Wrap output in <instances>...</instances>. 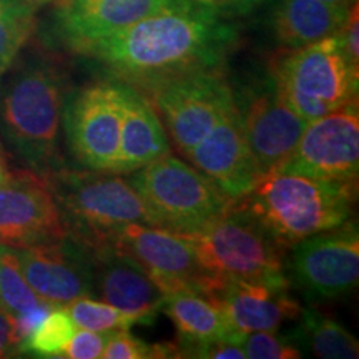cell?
<instances>
[{"instance_id":"cell-1","label":"cell","mask_w":359,"mask_h":359,"mask_svg":"<svg viewBox=\"0 0 359 359\" xmlns=\"http://www.w3.org/2000/svg\"><path fill=\"white\" fill-rule=\"evenodd\" d=\"M236 42V25L212 4L175 0L122 32L90 43L79 55L148 97L170 80L222 70Z\"/></svg>"},{"instance_id":"cell-2","label":"cell","mask_w":359,"mask_h":359,"mask_svg":"<svg viewBox=\"0 0 359 359\" xmlns=\"http://www.w3.org/2000/svg\"><path fill=\"white\" fill-rule=\"evenodd\" d=\"M69 92L65 72L42 57L13 70L0 92L4 142L30 172L43 178L65 167L60 142Z\"/></svg>"},{"instance_id":"cell-3","label":"cell","mask_w":359,"mask_h":359,"mask_svg":"<svg viewBox=\"0 0 359 359\" xmlns=\"http://www.w3.org/2000/svg\"><path fill=\"white\" fill-rule=\"evenodd\" d=\"M354 198L356 183L273 170L235 205L257 219L278 245L291 250L304 238L346 223Z\"/></svg>"},{"instance_id":"cell-4","label":"cell","mask_w":359,"mask_h":359,"mask_svg":"<svg viewBox=\"0 0 359 359\" xmlns=\"http://www.w3.org/2000/svg\"><path fill=\"white\" fill-rule=\"evenodd\" d=\"M45 180L60 208L67 233L88 248L109 243L127 224L156 226L145 201L122 175L64 167Z\"/></svg>"},{"instance_id":"cell-5","label":"cell","mask_w":359,"mask_h":359,"mask_svg":"<svg viewBox=\"0 0 359 359\" xmlns=\"http://www.w3.org/2000/svg\"><path fill=\"white\" fill-rule=\"evenodd\" d=\"M178 235L190 241L205 271L223 286L235 280L286 278V250L235 203L198 230Z\"/></svg>"},{"instance_id":"cell-6","label":"cell","mask_w":359,"mask_h":359,"mask_svg":"<svg viewBox=\"0 0 359 359\" xmlns=\"http://www.w3.org/2000/svg\"><path fill=\"white\" fill-rule=\"evenodd\" d=\"M269 74L281 97L308 123L358 100L359 72L348 64L336 35L283 52Z\"/></svg>"},{"instance_id":"cell-7","label":"cell","mask_w":359,"mask_h":359,"mask_svg":"<svg viewBox=\"0 0 359 359\" xmlns=\"http://www.w3.org/2000/svg\"><path fill=\"white\" fill-rule=\"evenodd\" d=\"M128 175L130 185L145 201L156 226L175 233L198 230L235 203L212 180L172 155Z\"/></svg>"},{"instance_id":"cell-8","label":"cell","mask_w":359,"mask_h":359,"mask_svg":"<svg viewBox=\"0 0 359 359\" xmlns=\"http://www.w3.org/2000/svg\"><path fill=\"white\" fill-rule=\"evenodd\" d=\"M123 115V83L103 79L70 90L64 132L70 154L83 168L115 173Z\"/></svg>"},{"instance_id":"cell-9","label":"cell","mask_w":359,"mask_h":359,"mask_svg":"<svg viewBox=\"0 0 359 359\" xmlns=\"http://www.w3.org/2000/svg\"><path fill=\"white\" fill-rule=\"evenodd\" d=\"M251 156L259 178L280 168L298 145L308 122L281 97L271 74L233 87Z\"/></svg>"},{"instance_id":"cell-10","label":"cell","mask_w":359,"mask_h":359,"mask_svg":"<svg viewBox=\"0 0 359 359\" xmlns=\"http://www.w3.org/2000/svg\"><path fill=\"white\" fill-rule=\"evenodd\" d=\"M148 98L155 103L161 123L185 156L235 107L233 85L223 69L170 80Z\"/></svg>"},{"instance_id":"cell-11","label":"cell","mask_w":359,"mask_h":359,"mask_svg":"<svg viewBox=\"0 0 359 359\" xmlns=\"http://www.w3.org/2000/svg\"><path fill=\"white\" fill-rule=\"evenodd\" d=\"M109 243L142 263L168 294L195 291L218 302L224 288L205 271L190 241L167 228L132 223L120 228Z\"/></svg>"},{"instance_id":"cell-12","label":"cell","mask_w":359,"mask_h":359,"mask_svg":"<svg viewBox=\"0 0 359 359\" xmlns=\"http://www.w3.org/2000/svg\"><path fill=\"white\" fill-rule=\"evenodd\" d=\"M288 269L294 285L309 298H338L353 291L359 280L358 224L348 219L296 243Z\"/></svg>"},{"instance_id":"cell-13","label":"cell","mask_w":359,"mask_h":359,"mask_svg":"<svg viewBox=\"0 0 359 359\" xmlns=\"http://www.w3.org/2000/svg\"><path fill=\"white\" fill-rule=\"evenodd\" d=\"M276 170L331 182L356 183L359 173L358 100L309 122L293 154Z\"/></svg>"},{"instance_id":"cell-14","label":"cell","mask_w":359,"mask_h":359,"mask_svg":"<svg viewBox=\"0 0 359 359\" xmlns=\"http://www.w3.org/2000/svg\"><path fill=\"white\" fill-rule=\"evenodd\" d=\"M69 235L50 185L22 170L0 180V246L22 250Z\"/></svg>"},{"instance_id":"cell-15","label":"cell","mask_w":359,"mask_h":359,"mask_svg":"<svg viewBox=\"0 0 359 359\" xmlns=\"http://www.w3.org/2000/svg\"><path fill=\"white\" fill-rule=\"evenodd\" d=\"M19 262L30 288L53 306H67L75 299L95 298L92 251L77 238L17 250Z\"/></svg>"},{"instance_id":"cell-16","label":"cell","mask_w":359,"mask_h":359,"mask_svg":"<svg viewBox=\"0 0 359 359\" xmlns=\"http://www.w3.org/2000/svg\"><path fill=\"white\" fill-rule=\"evenodd\" d=\"M175 0H53L52 37L80 53L90 43L122 32Z\"/></svg>"},{"instance_id":"cell-17","label":"cell","mask_w":359,"mask_h":359,"mask_svg":"<svg viewBox=\"0 0 359 359\" xmlns=\"http://www.w3.org/2000/svg\"><path fill=\"white\" fill-rule=\"evenodd\" d=\"M195 168L236 201L259 180L236 105L187 154Z\"/></svg>"},{"instance_id":"cell-18","label":"cell","mask_w":359,"mask_h":359,"mask_svg":"<svg viewBox=\"0 0 359 359\" xmlns=\"http://www.w3.org/2000/svg\"><path fill=\"white\" fill-rule=\"evenodd\" d=\"M93 259V291L102 302L154 325L168 293L150 271L125 251L110 243L90 248Z\"/></svg>"},{"instance_id":"cell-19","label":"cell","mask_w":359,"mask_h":359,"mask_svg":"<svg viewBox=\"0 0 359 359\" xmlns=\"http://www.w3.org/2000/svg\"><path fill=\"white\" fill-rule=\"evenodd\" d=\"M224 314L238 333L278 331L298 320L303 308L290 293L288 278L228 281L218 296Z\"/></svg>"},{"instance_id":"cell-20","label":"cell","mask_w":359,"mask_h":359,"mask_svg":"<svg viewBox=\"0 0 359 359\" xmlns=\"http://www.w3.org/2000/svg\"><path fill=\"white\" fill-rule=\"evenodd\" d=\"M168 150L167 132L154 103L138 88L123 83V115L115 173L128 175L140 170L168 155Z\"/></svg>"},{"instance_id":"cell-21","label":"cell","mask_w":359,"mask_h":359,"mask_svg":"<svg viewBox=\"0 0 359 359\" xmlns=\"http://www.w3.org/2000/svg\"><path fill=\"white\" fill-rule=\"evenodd\" d=\"M161 313L167 314L177 330L178 358H188L201 344L235 333L222 304L195 291L170 293Z\"/></svg>"},{"instance_id":"cell-22","label":"cell","mask_w":359,"mask_h":359,"mask_svg":"<svg viewBox=\"0 0 359 359\" xmlns=\"http://www.w3.org/2000/svg\"><path fill=\"white\" fill-rule=\"evenodd\" d=\"M348 11L321 0H278L271 15L273 34L286 50L308 47L338 32Z\"/></svg>"},{"instance_id":"cell-23","label":"cell","mask_w":359,"mask_h":359,"mask_svg":"<svg viewBox=\"0 0 359 359\" xmlns=\"http://www.w3.org/2000/svg\"><path fill=\"white\" fill-rule=\"evenodd\" d=\"M302 323L293 341H302L313 356L321 359H356L359 356L358 339L346 327L314 309H303Z\"/></svg>"},{"instance_id":"cell-24","label":"cell","mask_w":359,"mask_h":359,"mask_svg":"<svg viewBox=\"0 0 359 359\" xmlns=\"http://www.w3.org/2000/svg\"><path fill=\"white\" fill-rule=\"evenodd\" d=\"M50 0H0V77L30 39L39 12Z\"/></svg>"},{"instance_id":"cell-25","label":"cell","mask_w":359,"mask_h":359,"mask_svg":"<svg viewBox=\"0 0 359 359\" xmlns=\"http://www.w3.org/2000/svg\"><path fill=\"white\" fill-rule=\"evenodd\" d=\"M0 306L11 314L13 320L30 316L40 309L53 306L43 302L30 288L22 271L17 250L0 246Z\"/></svg>"},{"instance_id":"cell-26","label":"cell","mask_w":359,"mask_h":359,"mask_svg":"<svg viewBox=\"0 0 359 359\" xmlns=\"http://www.w3.org/2000/svg\"><path fill=\"white\" fill-rule=\"evenodd\" d=\"M77 331L74 320L65 306H53L47 316L27 336L20 348L22 353H30L39 358H60L69 346L72 336Z\"/></svg>"},{"instance_id":"cell-27","label":"cell","mask_w":359,"mask_h":359,"mask_svg":"<svg viewBox=\"0 0 359 359\" xmlns=\"http://www.w3.org/2000/svg\"><path fill=\"white\" fill-rule=\"evenodd\" d=\"M67 311L74 320L75 326L83 330L100 331V333H111V331L132 330L135 325L150 326L145 318L130 314L122 309L111 306L105 302H95L93 298L83 296L67 304Z\"/></svg>"},{"instance_id":"cell-28","label":"cell","mask_w":359,"mask_h":359,"mask_svg":"<svg viewBox=\"0 0 359 359\" xmlns=\"http://www.w3.org/2000/svg\"><path fill=\"white\" fill-rule=\"evenodd\" d=\"M102 358L107 359H156L178 358L175 344H150L130 333V330L114 331L110 334Z\"/></svg>"},{"instance_id":"cell-29","label":"cell","mask_w":359,"mask_h":359,"mask_svg":"<svg viewBox=\"0 0 359 359\" xmlns=\"http://www.w3.org/2000/svg\"><path fill=\"white\" fill-rule=\"evenodd\" d=\"M240 344L250 359H298L302 349L294 346L288 336L278 331H251L240 333Z\"/></svg>"},{"instance_id":"cell-30","label":"cell","mask_w":359,"mask_h":359,"mask_svg":"<svg viewBox=\"0 0 359 359\" xmlns=\"http://www.w3.org/2000/svg\"><path fill=\"white\" fill-rule=\"evenodd\" d=\"M111 333H114V331H111ZM111 333H100V331L83 330V327H80V331H75L74 336H72L69 346L65 348V351L62 353L60 358H69V359L102 358L103 349H105L107 341H109Z\"/></svg>"},{"instance_id":"cell-31","label":"cell","mask_w":359,"mask_h":359,"mask_svg":"<svg viewBox=\"0 0 359 359\" xmlns=\"http://www.w3.org/2000/svg\"><path fill=\"white\" fill-rule=\"evenodd\" d=\"M336 40H338L341 52H343L344 58L348 64L353 67L354 70L359 72V45H358V35H359V6L358 0L349 7L346 19H344L343 25L339 27L338 32L334 34Z\"/></svg>"},{"instance_id":"cell-32","label":"cell","mask_w":359,"mask_h":359,"mask_svg":"<svg viewBox=\"0 0 359 359\" xmlns=\"http://www.w3.org/2000/svg\"><path fill=\"white\" fill-rule=\"evenodd\" d=\"M188 358L200 359H245L246 354L240 344V333L235 331L230 336L210 341V343L201 344L190 353Z\"/></svg>"},{"instance_id":"cell-33","label":"cell","mask_w":359,"mask_h":359,"mask_svg":"<svg viewBox=\"0 0 359 359\" xmlns=\"http://www.w3.org/2000/svg\"><path fill=\"white\" fill-rule=\"evenodd\" d=\"M22 339L17 331L15 320L0 306V358H11L20 354Z\"/></svg>"},{"instance_id":"cell-34","label":"cell","mask_w":359,"mask_h":359,"mask_svg":"<svg viewBox=\"0 0 359 359\" xmlns=\"http://www.w3.org/2000/svg\"><path fill=\"white\" fill-rule=\"evenodd\" d=\"M208 4L217 8L224 17H240L251 13L255 8H258L264 0H206Z\"/></svg>"},{"instance_id":"cell-35","label":"cell","mask_w":359,"mask_h":359,"mask_svg":"<svg viewBox=\"0 0 359 359\" xmlns=\"http://www.w3.org/2000/svg\"><path fill=\"white\" fill-rule=\"evenodd\" d=\"M321 2L331 4V6H339V7H351L356 0H321Z\"/></svg>"},{"instance_id":"cell-36","label":"cell","mask_w":359,"mask_h":359,"mask_svg":"<svg viewBox=\"0 0 359 359\" xmlns=\"http://www.w3.org/2000/svg\"><path fill=\"white\" fill-rule=\"evenodd\" d=\"M7 173V168H6V161H4L2 155H0V180H2L4 177H6Z\"/></svg>"}]
</instances>
